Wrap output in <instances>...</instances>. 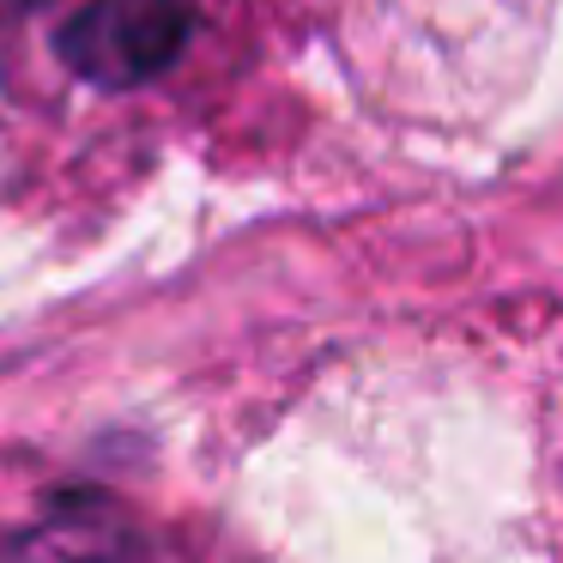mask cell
<instances>
[{
    "label": "cell",
    "instance_id": "1",
    "mask_svg": "<svg viewBox=\"0 0 563 563\" xmlns=\"http://www.w3.org/2000/svg\"><path fill=\"white\" fill-rule=\"evenodd\" d=\"M195 31V0H91L67 31V62L98 86H140Z\"/></svg>",
    "mask_w": 563,
    "mask_h": 563
},
{
    "label": "cell",
    "instance_id": "2",
    "mask_svg": "<svg viewBox=\"0 0 563 563\" xmlns=\"http://www.w3.org/2000/svg\"><path fill=\"white\" fill-rule=\"evenodd\" d=\"M13 563H158V558L122 509L74 503V509H55L49 521L31 527L13 545Z\"/></svg>",
    "mask_w": 563,
    "mask_h": 563
}]
</instances>
